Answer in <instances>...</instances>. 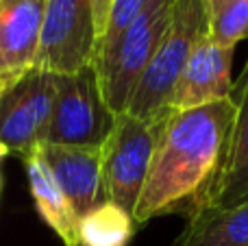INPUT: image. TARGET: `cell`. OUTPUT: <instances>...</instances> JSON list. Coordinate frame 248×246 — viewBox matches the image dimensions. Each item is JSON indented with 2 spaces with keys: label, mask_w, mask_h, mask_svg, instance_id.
I'll return each mask as SVG.
<instances>
[{
  "label": "cell",
  "mask_w": 248,
  "mask_h": 246,
  "mask_svg": "<svg viewBox=\"0 0 248 246\" xmlns=\"http://www.w3.org/2000/svg\"><path fill=\"white\" fill-rule=\"evenodd\" d=\"M224 2H227V0H202V4H205V13L207 15H211V13L218 11Z\"/></svg>",
  "instance_id": "obj_19"
},
{
  "label": "cell",
  "mask_w": 248,
  "mask_h": 246,
  "mask_svg": "<svg viewBox=\"0 0 248 246\" xmlns=\"http://www.w3.org/2000/svg\"><path fill=\"white\" fill-rule=\"evenodd\" d=\"M235 48L218 46L207 33V26L198 35L187 63L183 68L174 96H172V111L196 109L202 105H211L218 100L233 98L231 65Z\"/></svg>",
  "instance_id": "obj_8"
},
{
  "label": "cell",
  "mask_w": 248,
  "mask_h": 246,
  "mask_svg": "<svg viewBox=\"0 0 248 246\" xmlns=\"http://www.w3.org/2000/svg\"><path fill=\"white\" fill-rule=\"evenodd\" d=\"M174 246H248V200L229 209H194Z\"/></svg>",
  "instance_id": "obj_13"
},
{
  "label": "cell",
  "mask_w": 248,
  "mask_h": 246,
  "mask_svg": "<svg viewBox=\"0 0 248 246\" xmlns=\"http://www.w3.org/2000/svg\"><path fill=\"white\" fill-rule=\"evenodd\" d=\"M135 227L131 214L103 200L78 218V246H128Z\"/></svg>",
  "instance_id": "obj_14"
},
{
  "label": "cell",
  "mask_w": 248,
  "mask_h": 246,
  "mask_svg": "<svg viewBox=\"0 0 248 246\" xmlns=\"http://www.w3.org/2000/svg\"><path fill=\"white\" fill-rule=\"evenodd\" d=\"M22 161H24L31 196H33L42 220L55 231L63 246H78V216L74 214L63 192L59 190L50 170L39 159L37 151L24 155Z\"/></svg>",
  "instance_id": "obj_12"
},
{
  "label": "cell",
  "mask_w": 248,
  "mask_h": 246,
  "mask_svg": "<svg viewBox=\"0 0 248 246\" xmlns=\"http://www.w3.org/2000/svg\"><path fill=\"white\" fill-rule=\"evenodd\" d=\"M116 113L105 103L94 63L77 74L57 77V96L44 144L103 146Z\"/></svg>",
  "instance_id": "obj_5"
},
{
  "label": "cell",
  "mask_w": 248,
  "mask_h": 246,
  "mask_svg": "<svg viewBox=\"0 0 248 246\" xmlns=\"http://www.w3.org/2000/svg\"><path fill=\"white\" fill-rule=\"evenodd\" d=\"M207 33L218 46L235 48L248 39V0H227L207 15Z\"/></svg>",
  "instance_id": "obj_15"
},
{
  "label": "cell",
  "mask_w": 248,
  "mask_h": 246,
  "mask_svg": "<svg viewBox=\"0 0 248 246\" xmlns=\"http://www.w3.org/2000/svg\"><path fill=\"white\" fill-rule=\"evenodd\" d=\"M22 74L24 72H0V100L4 98V94H7L13 85H16L17 78H20Z\"/></svg>",
  "instance_id": "obj_18"
},
{
  "label": "cell",
  "mask_w": 248,
  "mask_h": 246,
  "mask_svg": "<svg viewBox=\"0 0 248 246\" xmlns=\"http://www.w3.org/2000/svg\"><path fill=\"white\" fill-rule=\"evenodd\" d=\"M37 155L50 170L52 179L78 218L107 200L103 190L100 146L42 144Z\"/></svg>",
  "instance_id": "obj_10"
},
{
  "label": "cell",
  "mask_w": 248,
  "mask_h": 246,
  "mask_svg": "<svg viewBox=\"0 0 248 246\" xmlns=\"http://www.w3.org/2000/svg\"><path fill=\"white\" fill-rule=\"evenodd\" d=\"M96 42L90 0H46L35 68L57 77L77 74L94 63Z\"/></svg>",
  "instance_id": "obj_6"
},
{
  "label": "cell",
  "mask_w": 248,
  "mask_h": 246,
  "mask_svg": "<svg viewBox=\"0 0 248 246\" xmlns=\"http://www.w3.org/2000/svg\"><path fill=\"white\" fill-rule=\"evenodd\" d=\"M46 0H0V72L35 65Z\"/></svg>",
  "instance_id": "obj_11"
},
{
  "label": "cell",
  "mask_w": 248,
  "mask_h": 246,
  "mask_svg": "<svg viewBox=\"0 0 248 246\" xmlns=\"http://www.w3.org/2000/svg\"><path fill=\"white\" fill-rule=\"evenodd\" d=\"M161 124H146L131 113H116L111 133L100 146L105 199L133 216L144 190Z\"/></svg>",
  "instance_id": "obj_4"
},
{
  "label": "cell",
  "mask_w": 248,
  "mask_h": 246,
  "mask_svg": "<svg viewBox=\"0 0 248 246\" xmlns=\"http://www.w3.org/2000/svg\"><path fill=\"white\" fill-rule=\"evenodd\" d=\"M172 2L174 0H148L116 46L94 61L105 103L113 113L126 111L133 90L168 29Z\"/></svg>",
  "instance_id": "obj_3"
},
{
  "label": "cell",
  "mask_w": 248,
  "mask_h": 246,
  "mask_svg": "<svg viewBox=\"0 0 248 246\" xmlns=\"http://www.w3.org/2000/svg\"><path fill=\"white\" fill-rule=\"evenodd\" d=\"M233 118L224 157L196 209H229L248 200V61L237 83H233Z\"/></svg>",
  "instance_id": "obj_9"
},
{
  "label": "cell",
  "mask_w": 248,
  "mask_h": 246,
  "mask_svg": "<svg viewBox=\"0 0 248 246\" xmlns=\"http://www.w3.org/2000/svg\"><path fill=\"white\" fill-rule=\"evenodd\" d=\"M146 2H148V0H113L111 7H109V13H107V22H105L103 35H100L98 46H96L94 61H98L100 57H105L116 46V42L124 35V31L135 22V17L141 13Z\"/></svg>",
  "instance_id": "obj_16"
},
{
  "label": "cell",
  "mask_w": 248,
  "mask_h": 246,
  "mask_svg": "<svg viewBox=\"0 0 248 246\" xmlns=\"http://www.w3.org/2000/svg\"><path fill=\"white\" fill-rule=\"evenodd\" d=\"M57 96V74L31 68L0 100V146L20 157L46 139Z\"/></svg>",
  "instance_id": "obj_7"
},
{
  "label": "cell",
  "mask_w": 248,
  "mask_h": 246,
  "mask_svg": "<svg viewBox=\"0 0 248 246\" xmlns=\"http://www.w3.org/2000/svg\"><path fill=\"white\" fill-rule=\"evenodd\" d=\"M205 26L207 13L202 0H174L172 2L168 29L133 90L131 100L126 105V113L146 124L159 126L166 122V118L172 113L170 105L176 83Z\"/></svg>",
  "instance_id": "obj_2"
},
{
  "label": "cell",
  "mask_w": 248,
  "mask_h": 246,
  "mask_svg": "<svg viewBox=\"0 0 248 246\" xmlns=\"http://www.w3.org/2000/svg\"><path fill=\"white\" fill-rule=\"evenodd\" d=\"M7 155H9V151H7L4 146H0V164H2V159H4Z\"/></svg>",
  "instance_id": "obj_20"
},
{
  "label": "cell",
  "mask_w": 248,
  "mask_h": 246,
  "mask_svg": "<svg viewBox=\"0 0 248 246\" xmlns=\"http://www.w3.org/2000/svg\"><path fill=\"white\" fill-rule=\"evenodd\" d=\"M92 2V13H94V26H96V39H100L105 29V22H107V13L109 7H111L113 0H90ZM98 46V42H96Z\"/></svg>",
  "instance_id": "obj_17"
},
{
  "label": "cell",
  "mask_w": 248,
  "mask_h": 246,
  "mask_svg": "<svg viewBox=\"0 0 248 246\" xmlns=\"http://www.w3.org/2000/svg\"><path fill=\"white\" fill-rule=\"evenodd\" d=\"M235 100H218L196 109L172 111L159 131L144 190L133 212L135 225L201 203L224 157Z\"/></svg>",
  "instance_id": "obj_1"
}]
</instances>
